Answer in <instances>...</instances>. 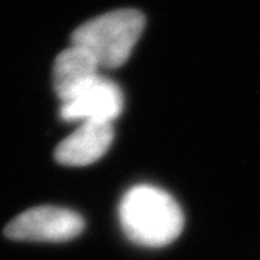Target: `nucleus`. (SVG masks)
Instances as JSON below:
<instances>
[{
	"mask_svg": "<svg viewBox=\"0 0 260 260\" xmlns=\"http://www.w3.org/2000/svg\"><path fill=\"white\" fill-rule=\"evenodd\" d=\"M121 230L143 247H165L184 229V213L172 195L158 186L142 184L130 188L119 205Z\"/></svg>",
	"mask_w": 260,
	"mask_h": 260,
	"instance_id": "f257e3e1",
	"label": "nucleus"
},
{
	"mask_svg": "<svg viewBox=\"0 0 260 260\" xmlns=\"http://www.w3.org/2000/svg\"><path fill=\"white\" fill-rule=\"evenodd\" d=\"M145 29L143 15L135 9H117L87 20L73 34V45L84 48L100 68L123 65Z\"/></svg>",
	"mask_w": 260,
	"mask_h": 260,
	"instance_id": "f03ea898",
	"label": "nucleus"
},
{
	"mask_svg": "<svg viewBox=\"0 0 260 260\" xmlns=\"http://www.w3.org/2000/svg\"><path fill=\"white\" fill-rule=\"evenodd\" d=\"M112 123L84 121L55 149V159L65 167H87L97 162L112 146Z\"/></svg>",
	"mask_w": 260,
	"mask_h": 260,
	"instance_id": "39448f33",
	"label": "nucleus"
},
{
	"mask_svg": "<svg viewBox=\"0 0 260 260\" xmlns=\"http://www.w3.org/2000/svg\"><path fill=\"white\" fill-rule=\"evenodd\" d=\"M100 65L88 51L73 45L59 52L54 64V90L58 99L67 102L84 85L93 81Z\"/></svg>",
	"mask_w": 260,
	"mask_h": 260,
	"instance_id": "423d86ee",
	"label": "nucleus"
},
{
	"mask_svg": "<svg viewBox=\"0 0 260 260\" xmlns=\"http://www.w3.org/2000/svg\"><path fill=\"white\" fill-rule=\"evenodd\" d=\"M123 110V93L112 80L97 75L71 99L62 102L59 114L65 121L113 123Z\"/></svg>",
	"mask_w": 260,
	"mask_h": 260,
	"instance_id": "20e7f679",
	"label": "nucleus"
},
{
	"mask_svg": "<svg viewBox=\"0 0 260 260\" xmlns=\"http://www.w3.org/2000/svg\"><path fill=\"white\" fill-rule=\"evenodd\" d=\"M84 230L83 217L62 207L42 205L23 211L10 221L5 234L18 242L62 243L78 237Z\"/></svg>",
	"mask_w": 260,
	"mask_h": 260,
	"instance_id": "7ed1b4c3",
	"label": "nucleus"
}]
</instances>
